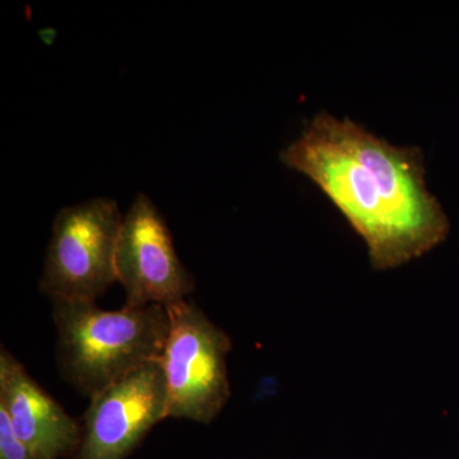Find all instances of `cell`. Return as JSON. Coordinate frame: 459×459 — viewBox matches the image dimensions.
Masks as SVG:
<instances>
[{"label": "cell", "instance_id": "cell-1", "mask_svg": "<svg viewBox=\"0 0 459 459\" xmlns=\"http://www.w3.org/2000/svg\"><path fill=\"white\" fill-rule=\"evenodd\" d=\"M281 160L325 193L367 244L376 271L407 264L448 237L421 148L394 146L349 117L320 113Z\"/></svg>", "mask_w": 459, "mask_h": 459}, {"label": "cell", "instance_id": "cell-2", "mask_svg": "<svg viewBox=\"0 0 459 459\" xmlns=\"http://www.w3.org/2000/svg\"><path fill=\"white\" fill-rule=\"evenodd\" d=\"M53 316L63 377L89 398L159 361L170 325L168 309L156 304L104 310L90 301H56Z\"/></svg>", "mask_w": 459, "mask_h": 459}, {"label": "cell", "instance_id": "cell-3", "mask_svg": "<svg viewBox=\"0 0 459 459\" xmlns=\"http://www.w3.org/2000/svg\"><path fill=\"white\" fill-rule=\"evenodd\" d=\"M166 309L170 325L159 362L168 389V418L210 424L231 397L226 362L231 338L195 304L183 300Z\"/></svg>", "mask_w": 459, "mask_h": 459}, {"label": "cell", "instance_id": "cell-4", "mask_svg": "<svg viewBox=\"0 0 459 459\" xmlns=\"http://www.w3.org/2000/svg\"><path fill=\"white\" fill-rule=\"evenodd\" d=\"M123 217L117 202L95 198L63 208L54 221L42 294L56 301L96 300L117 281Z\"/></svg>", "mask_w": 459, "mask_h": 459}, {"label": "cell", "instance_id": "cell-5", "mask_svg": "<svg viewBox=\"0 0 459 459\" xmlns=\"http://www.w3.org/2000/svg\"><path fill=\"white\" fill-rule=\"evenodd\" d=\"M117 281L126 307L170 305L186 300L195 283L175 250L170 230L147 195H140L123 217L117 240Z\"/></svg>", "mask_w": 459, "mask_h": 459}, {"label": "cell", "instance_id": "cell-6", "mask_svg": "<svg viewBox=\"0 0 459 459\" xmlns=\"http://www.w3.org/2000/svg\"><path fill=\"white\" fill-rule=\"evenodd\" d=\"M75 459H126L168 419V389L159 361L108 385L90 398Z\"/></svg>", "mask_w": 459, "mask_h": 459}, {"label": "cell", "instance_id": "cell-7", "mask_svg": "<svg viewBox=\"0 0 459 459\" xmlns=\"http://www.w3.org/2000/svg\"><path fill=\"white\" fill-rule=\"evenodd\" d=\"M0 409L36 459L65 458L80 448L82 425L4 347L0 351Z\"/></svg>", "mask_w": 459, "mask_h": 459}, {"label": "cell", "instance_id": "cell-8", "mask_svg": "<svg viewBox=\"0 0 459 459\" xmlns=\"http://www.w3.org/2000/svg\"><path fill=\"white\" fill-rule=\"evenodd\" d=\"M0 459H36L31 451L18 439L8 416L0 409Z\"/></svg>", "mask_w": 459, "mask_h": 459}]
</instances>
